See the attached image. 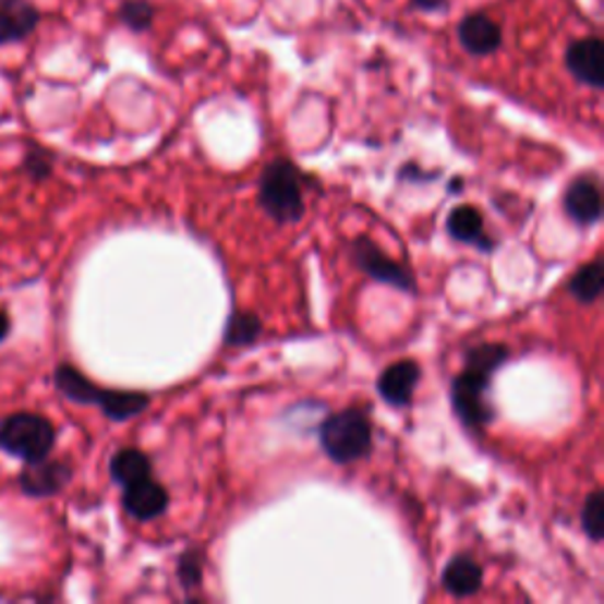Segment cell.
Here are the masks:
<instances>
[{"mask_svg": "<svg viewBox=\"0 0 604 604\" xmlns=\"http://www.w3.org/2000/svg\"><path fill=\"white\" fill-rule=\"evenodd\" d=\"M581 524L585 536L591 541H602L604 534V496L602 492H593L583 503V512H581Z\"/></svg>", "mask_w": 604, "mask_h": 604, "instance_id": "cell-18", "label": "cell"}, {"mask_svg": "<svg viewBox=\"0 0 604 604\" xmlns=\"http://www.w3.org/2000/svg\"><path fill=\"white\" fill-rule=\"evenodd\" d=\"M506 345H480L468 352V366L451 385V401L458 419L468 427H482L494 419V409L486 404L484 392L494 371L508 362Z\"/></svg>", "mask_w": 604, "mask_h": 604, "instance_id": "cell-1", "label": "cell"}, {"mask_svg": "<svg viewBox=\"0 0 604 604\" xmlns=\"http://www.w3.org/2000/svg\"><path fill=\"white\" fill-rule=\"evenodd\" d=\"M111 480L121 484V486H128L133 484L137 480H145L152 474V460L137 451V449H121L117 456L111 458Z\"/></svg>", "mask_w": 604, "mask_h": 604, "instance_id": "cell-15", "label": "cell"}, {"mask_svg": "<svg viewBox=\"0 0 604 604\" xmlns=\"http://www.w3.org/2000/svg\"><path fill=\"white\" fill-rule=\"evenodd\" d=\"M449 234L460 243H472V246H480L484 251H494L492 239L484 234V218L482 213L474 206H458L449 213L447 218Z\"/></svg>", "mask_w": 604, "mask_h": 604, "instance_id": "cell-14", "label": "cell"}, {"mask_svg": "<svg viewBox=\"0 0 604 604\" xmlns=\"http://www.w3.org/2000/svg\"><path fill=\"white\" fill-rule=\"evenodd\" d=\"M38 22L40 14L28 0H0V46L28 38Z\"/></svg>", "mask_w": 604, "mask_h": 604, "instance_id": "cell-10", "label": "cell"}, {"mask_svg": "<svg viewBox=\"0 0 604 604\" xmlns=\"http://www.w3.org/2000/svg\"><path fill=\"white\" fill-rule=\"evenodd\" d=\"M121 20L135 32H142L152 24V5H147L145 0H128L121 8Z\"/></svg>", "mask_w": 604, "mask_h": 604, "instance_id": "cell-19", "label": "cell"}, {"mask_svg": "<svg viewBox=\"0 0 604 604\" xmlns=\"http://www.w3.org/2000/svg\"><path fill=\"white\" fill-rule=\"evenodd\" d=\"M57 430L40 413H12L0 423V449L5 454L34 463V460L48 458L55 449Z\"/></svg>", "mask_w": 604, "mask_h": 604, "instance_id": "cell-2", "label": "cell"}, {"mask_svg": "<svg viewBox=\"0 0 604 604\" xmlns=\"http://www.w3.org/2000/svg\"><path fill=\"white\" fill-rule=\"evenodd\" d=\"M261 334H263V324L257 322V316L241 312V314H234L232 319L227 322L225 342L239 348V345H251Z\"/></svg>", "mask_w": 604, "mask_h": 604, "instance_id": "cell-17", "label": "cell"}, {"mask_svg": "<svg viewBox=\"0 0 604 604\" xmlns=\"http://www.w3.org/2000/svg\"><path fill=\"white\" fill-rule=\"evenodd\" d=\"M352 261L359 269H364L371 279H376L387 286H395V289H399V291L415 289V279L411 271L407 267H401L399 263H395L392 257H387L371 239H364V237L354 239Z\"/></svg>", "mask_w": 604, "mask_h": 604, "instance_id": "cell-5", "label": "cell"}, {"mask_svg": "<svg viewBox=\"0 0 604 604\" xmlns=\"http://www.w3.org/2000/svg\"><path fill=\"white\" fill-rule=\"evenodd\" d=\"M565 210L581 227L595 225L602 215L600 184L593 178L573 180L565 192Z\"/></svg>", "mask_w": 604, "mask_h": 604, "instance_id": "cell-11", "label": "cell"}, {"mask_svg": "<svg viewBox=\"0 0 604 604\" xmlns=\"http://www.w3.org/2000/svg\"><path fill=\"white\" fill-rule=\"evenodd\" d=\"M123 508L125 512L137 522H149L156 520L158 515H164L168 508V492L152 480V474L145 480H137L133 484L123 486Z\"/></svg>", "mask_w": 604, "mask_h": 604, "instance_id": "cell-7", "label": "cell"}, {"mask_svg": "<svg viewBox=\"0 0 604 604\" xmlns=\"http://www.w3.org/2000/svg\"><path fill=\"white\" fill-rule=\"evenodd\" d=\"M458 40L466 52L474 57H486L500 48L503 34L500 26L488 17V14H468V17L458 24Z\"/></svg>", "mask_w": 604, "mask_h": 604, "instance_id": "cell-9", "label": "cell"}, {"mask_svg": "<svg viewBox=\"0 0 604 604\" xmlns=\"http://www.w3.org/2000/svg\"><path fill=\"white\" fill-rule=\"evenodd\" d=\"M484 571L470 555H456L442 573V583L454 597H470L482 588Z\"/></svg>", "mask_w": 604, "mask_h": 604, "instance_id": "cell-13", "label": "cell"}, {"mask_svg": "<svg viewBox=\"0 0 604 604\" xmlns=\"http://www.w3.org/2000/svg\"><path fill=\"white\" fill-rule=\"evenodd\" d=\"M565 64L571 71V76L591 85V88L600 90L602 88V43L600 38H581L573 40L567 55H565Z\"/></svg>", "mask_w": 604, "mask_h": 604, "instance_id": "cell-8", "label": "cell"}, {"mask_svg": "<svg viewBox=\"0 0 604 604\" xmlns=\"http://www.w3.org/2000/svg\"><path fill=\"white\" fill-rule=\"evenodd\" d=\"M415 5L423 8V10H439L447 5V0H415Z\"/></svg>", "mask_w": 604, "mask_h": 604, "instance_id": "cell-23", "label": "cell"}, {"mask_svg": "<svg viewBox=\"0 0 604 604\" xmlns=\"http://www.w3.org/2000/svg\"><path fill=\"white\" fill-rule=\"evenodd\" d=\"M319 439L326 456L336 463H354L371 451L373 433L371 421L364 411L345 409L340 413L328 415L319 430Z\"/></svg>", "mask_w": 604, "mask_h": 604, "instance_id": "cell-3", "label": "cell"}, {"mask_svg": "<svg viewBox=\"0 0 604 604\" xmlns=\"http://www.w3.org/2000/svg\"><path fill=\"white\" fill-rule=\"evenodd\" d=\"M10 316L3 312V310H0V342H3L5 338H8V334H10Z\"/></svg>", "mask_w": 604, "mask_h": 604, "instance_id": "cell-22", "label": "cell"}, {"mask_svg": "<svg viewBox=\"0 0 604 604\" xmlns=\"http://www.w3.org/2000/svg\"><path fill=\"white\" fill-rule=\"evenodd\" d=\"M261 206L277 222H298L305 213L302 176L291 161L269 164L261 176Z\"/></svg>", "mask_w": 604, "mask_h": 604, "instance_id": "cell-4", "label": "cell"}, {"mask_svg": "<svg viewBox=\"0 0 604 604\" xmlns=\"http://www.w3.org/2000/svg\"><path fill=\"white\" fill-rule=\"evenodd\" d=\"M602 289H604V269L600 261H593L591 265L581 267L569 281V293L579 302H585V305L595 302L602 295Z\"/></svg>", "mask_w": 604, "mask_h": 604, "instance_id": "cell-16", "label": "cell"}, {"mask_svg": "<svg viewBox=\"0 0 604 604\" xmlns=\"http://www.w3.org/2000/svg\"><path fill=\"white\" fill-rule=\"evenodd\" d=\"M178 573H180V581L184 588H196L201 583V559L194 551H186L180 557Z\"/></svg>", "mask_w": 604, "mask_h": 604, "instance_id": "cell-21", "label": "cell"}, {"mask_svg": "<svg viewBox=\"0 0 604 604\" xmlns=\"http://www.w3.org/2000/svg\"><path fill=\"white\" fill-rule=\"evenodd\" d=\"M71 470L69 463L64 460H34V463H24V470L20 472V488L32 498H48V496H57L62 492V488L71 482Z\"/></svg>", "mask_w": 604, "mask_h": 604, "instance_id": "cell-6", "label": "cell"}, {"mask_svg": "<svg viewBox=\"0 0 604 604\" xmlns=\"http://www.w3.org/2000/svg\"><path fill=\"white\" fill-rule=\"evenodd\" d=\"M22 170H24L26 176L32 178L34 182H40V180L50 178L52 161H50V156H48L46 152H43V149H34V152H28V154H26L24 164H22Z\"/></svg>", "mask_w": 604, "mask_h": 604, "instance_id": "cell-20", "label": "cell"}, {"mask_svg": "<svg viewBox=\"0 0 604 604\" xmlns=\"http://www.w3.org/2000/svg\"><path fill=\"white\" fill-rule=\"evenodd\" d=\"M421 380V366L404 359V362H397L383 371L378 380V392L380 397L392 407H407L411 404V397L415 385Z\"/></svg>", "mask_w": 604, "mask_h": 604, "instance_id": "cell-12", "label": "cell"}]
</instances>
